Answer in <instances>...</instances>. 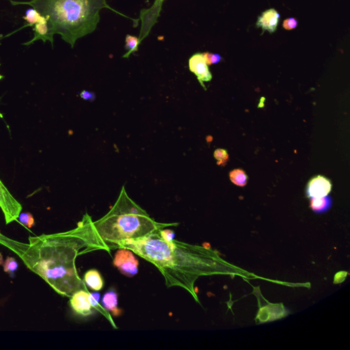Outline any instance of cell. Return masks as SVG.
Masks as SVG:
<instances>
[{
  "instance_id": "obj_15",
  "label": "cell",
  "mask_w": 350,
  "mask_h": 350,
  "mask_svg": "<svg viewBox=\"0 0 350 350\" xmlns=\"http://www.w3.org/2000/svg\"><path fill=\"white\" fill-rule=\"evenodd\" d=\"M230 180L236 186L244 187L247 184L248 176L243 170L236 169L229 173Z\"/></svg>"
},
{
  "instance_id": "obj_3",
  "label": "cell",
  "mask_w": 350,
  "mask_h": 350,
  "mask_svg": "<svg viewBox=\"0 0 350 350\" xmlns=\"http://www.w3.org/2000/svg\"><path fill=\"white\" fill-rule=\"evenodd\" d=\"M14 6L26 5L46 18L51 35H59L73 47L77 40L95 31L100 12L109 8L107 0H31L11 1Z\"/></svg>"
},
{
  "instance_id": "obj_12",
  "label": "cell",
  "mask_w": 350,
  "mask_h": 350,
  "mask_svg": "<svg viewBox=\"0 0 350 350\" xmlns=\"http://www.w3.org/2000/svg\"><path fill=\"white\" fill-rule=\"evenodd\" d=\"M33 29L34 33H35L33 39H32L31 41L25 43L24 45H29L34 43V42L38 41V40H42V41L45 42V43L47 41H50L53 46V37L51 35L46 18H45V19H44L43 21L34 25Z\"/></svg>"
},
{
  "instance_id": "obj_1",
  "label": "cell",
  "mask_w": 350,
  "mask_h": 350,
  "mask_svg": "<svg viewBox=\"0 0 350 350\" xmlns=\"http://www.w3.org/2000/svg\"><path fill=\"white\" fill-rule=\"evenodd\" d=\"M0 244L17 254L27 268L41 276L57 294L69 298L79 290H87L77 272V256L99 250L111 251L88 214L83 215L76 228L69 231L30 237L29 244L0 234Z\"/></svg>"
},
{
  "instance_id": "obj_8",
  "label": "cell",
  "mask_w": 350,
  "mask_h": 350,
  "mask_svg": "<svg viewBox=\"0 0 350 350\" xmlns=\"http://www.w3.org/2000/svg\"><path fill=\"white\" fill-rule=\"evenodd\" d=\"M90 294L87 290H79L71 297L70 304L75 313L81 316L93 315L95 311L89 300Z\"/></svg>"
},
{
  "instance_id": "obj_22",
  "label": "cell",
  "mask_w": 350,
  "mask_h": 350,
  "mask_svg": "<svg viewBox=\"0 0 350 350\" xmlns=\"http://www.w3.org/2000/svg\"><path fill=\"white\" fill-rule=\"evenodd\" d=\"M297 26L298 21L294 18H289V19L284 20L283 23H282V27L287 31L295 29Z\"/></svg>"
},
{
  "instance_id": "obj_11",
  "label": "cell",
  "mask_w": 350,
  "mask_h": 350,
  "mask_svg": "<svg viewBox=\"0 0 350 350\" xmlns=\"http://www.w3.org/2000/svg\"><path fill=\"white\" fill-rule=\"evenodd\" d=\"M118 294L114 289H109L101 299V306L107 312L112 314L114 317H119L122 311L118 307Z\"/></svg>"
},
{
  "instance_id": "obj_2",
  "label": "cell",
  "mask_w": 350,
  "mask_h": 350,
  "mask_svg": "<svg viewBox=\"0 0 350 350\" xmlns=\"http://www.w3.org/2000/svg\"><path fill=\"white\" fill-rule=\"evenodd\" d=\"M160 230L144 238L121 242L125 248L150 262L164 276L167 287L183 288L198 300L194 283L200 276L214 272V255L201 246L173 240L167 242Z\"/></svg>"
},
{
  "instance_id": "obj_25",
  "label": "cell",
  "mask_w": 350,
  "mask_h": 350,
  "mask_svg": "<svg viewBox=\"0 0 350 350\" xmlns=\"http://www.w3.org/2000/svg\"><path fill=\"white\" fill-rule=\"evenodd\" d=\"M4 264V260H3V255H2L1 254H0V265H2V264Z\"/></svg>"
},
{
  "instance_id": "obj_24",
  "label": "cell",
  "mask_w": 350,
  "mask_h": 350,
  "mask_svg": "<svg viewBox=\"0 0 350 350\" xmlns=\"http://www.w3.org/2000/svg\"><path fill=\"white\" fill-rule=\"evenodd\" d=\"M79 96H80L81 98L84 99V100L91 101V102H93L96 99V95H95V93L85 90H83L80 93Z\"/></svg>"
},
{
  "instance_id": "obj_26",
  "label": "cell",
  "mask_w": 350,
  "mask_h": 350,
  "mask_svg": "<svg viewBox=\"0 0 350 350\" xmlns=\"http://www.w3.org/2000/svg\"></svg>"
},
{
  "instance_id": "obj_13",
  "label": "cell",
  "mask_w": 350,
  "mask_h": 350,
  "mask_svg": "<svg viewBox=\"0 0 350 350\" xmlns=\"http://www.w3.org/2000/svg\"><path fill=\"white\" fill-rule=\"evenodd\" d=\"M83 282L88 287L93 291H99L103 289L104 286L103 278L97 270L93 269L85 272Z\"/></svg>"
},
{
  "instance_id": "obj_5",
  "label": "cell",
  "mask_w": 350,
  "mask_h": 350,
  "mask_svg": "<svg viewBox=\"0 0 350 350\" xmlns=\"http://www.w3.org/2000/svg\"><path fill=\"white\" fill-rule=\"evenodd\" d=\"M113 264L123 275L133 277L138 274L139 262L134 252L125 248H119L115 253Z\"/></svg>"
},
{
  "instance_id": "obj_14",
  "label": "cell",
  "mask_w": 350,
  "mask_h": 350,
  "mask_svg": "<svg viewBox=\"0 0 350 350\" xmlns=\"http://www.w3.org/2000/svg\"><path fill=\"white\" fill-rule=\"evenodd\" d=\"M332 206H333V200L328 195L321 198H311V208L317 214L328 212L331 208Z\"/></svg>"
},
{
  "instance_id": "obj_18",
  "label": "cell",
  "mask_w": 350,
  "mask_h": 350,
  "mask_svg": "<svg viewBox=\"0 0 350 350\" xmlns=\"http://www.w3.org/2000/svg\"><path fill=\"white\" fill-rule=\"evenodd\" d=\"M4 271L9 274H13L17 271L18 269V262L15 258L13 257H8L7 260L4 262Z\"/></svg>"
},
{
  "instance_id": "obj_10",
  "label": "cell",
  "mask_w": 350,
  "mask_h": 350,
  "mask_svg": "<svg viewBox=\"0 0 350 350\" xmlns=\"http://www.w3.org/2000/svg\"><path fill=\"white\" fill-rule=\"evenodd\" d=\"M279 19L280 14L275 9L267 10L258 17L256 26L273 33L278 26Z\"/></svg>"
},
{
  "instance_id": "obj_9",
  "label": "cell",
  "mask_w": 350,
  "mask_h": 350,
  "mask_svg": "<svg viewBox=\"0 0 350 350\" xmlns=\"http://www.w3.org/2000/svg\"><path fill=\"white\" fill-rule=\"evenodd\" d=\"M331 181L323 176H317L312 179L306 188V195L310 198H321L327 196L331 192Z\"/></svg>"
},
{
  "instance_id": "obj_21",
  "label": "cell",
  "mask_w": 350,
  "mask_h": 350,
  "mask_svg": "<svg viewBox=\"0 0 350 350\" xmlns=\"http://www.w3.org/2000/svg\"><path fill=\"white\" fill-rule=\"evenodd\" d=\"M204 55L205 59L208 66L212 65L213 64H216L219 63L222 60L221 56L219 54H214L209 52L202 53Z\"/></svg>"
},
{
  "instance_id": "obj_4",
  "label": "cell",
  "mask_w": 350,
  "mask_h": 350,
  "mask_svg": "<svg viewBox=\"0 0 350 350\" xmlns=\"http://www.w3.org/2000/svg\"><path fill=\"white\" fill-rule=\"evenodd\" d=\"M94 226L99 237L113 250L121 242L143 238L168 226H178V223L155 221L129 198L123 186L114 206L103 218L94 222Z\"/></svg>"
},
{
  "instance_id": "obj_23",
  "label": "cell",
  "mask_w": 350,
  "mask_h": 350,
  "mask_svg": "<svg viewBox=\"0 0 350 350\" xmlns=\"http://www.w3.org/2000/svg\"><path fill=\"white\" fill-rule=\"evenodd\" d=\"M161 236L167 242H172L174 238V232L170 229H162L160 230Z\"/></svg>"
},
{
  "instance_id": "obj_17",
  "label": "cell",
  "mask_w": 350,
  "mask_h": 350,
  "mask_svg": "<svg viewBox=\"0 0 350 350\" xmlns=\"http://www.w3.org/2000/svg\"><path fill=\"white\" fill-rule=\"evenodd\" d=\"M139 45V40L136 37L127 35L125 39V49L127 51V55L125 57H128L131 53H134L138 51Z\"/></svg>"
},
{
  "instance_id": "obj_6",
  "label": "cell",
  "mask_w": 350,
  "mask_h": 350,
  "mask_svg": "<svg viewBox=\"0 0 350 350\" xmlns=\"http://www.w3.org/2000/svg\"><path fill=\"white\" fill-rule=\"evenodd\" d=\"M0 208L5 214L7 224L17 220L22 210L21 205L14 198L0 180Z\"/></svg>"
},
{
  "instance_id": "obj_16",
  "label": "cell",
  "mask_w": 350,
  "mask_h": 350,
  "mask_svg": "<svg viewBox=\"0 0 350 350\" xmlns=\"http://www.w3.org/2000/svg\"><path fill=\"white\" fill-rule=\"evenodd\" d=\"M23 18L27 22V26L31 27H33L37 23H40V22L45 19V17H43L37 10L33 9H33L27 10L24 17Z\"/></svg>"
},
{
  "instance_id": "obj_20",
  "label": "cell",
  "mask_w": 350,
  "mask_h": 350,
  "mask_svg": "<svg viewBox=\"0 0 350 350\" xmlns=\"http://www.w3.org/2000/svg\"><path fill=\"white\" fill-rule=\"evenodd\" d=\"M18 219L23 225L27 226L29 228H31L35 225V219L31 213H22V214H19Z\"/></svg>"
},
{
  "instance_id": "obj_7",
  "label": "cell",
  "mask_w": 350,
  "mask_h": 350,
  "mask_svg": "<svg viewBox=\"0 0 350 350\" xmlns=\"http://www.w3.org/2000/svg\"><path fill=\"white\" fill-rule=\"evenodd\" d=\"M189 69L191 72L194 73L200 85L206 90L204 82L212 80V75L202 53H195L189 59Z\"/></svg>"
},
{
  "instance_id": "obj_19",
  "label": "cell",
  "mask_w": 350,
  "mask_h": 350,
  "mask_svg": "<svg viewBox=\"0 0 350 350\" xmlns=\"http://www.w3.org/2000/svg\"><path fill=\"white\" fill-rule=\"evenodd\" d=\"M214 158L218 161L217 164L220 165V166H225L226 163H227L228 160H229V157H228L226 151L221 149H216V150L215 151Z\"/></svg>"
}]
</instances>
